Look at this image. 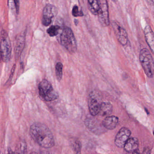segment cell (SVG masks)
I'll return each instance as SVG.
<instances>
[{
    "label": "cell",
    "mask_w": 154,
    "mask_h": 154,
    "mask_svg": "<svg viewBox=\"0 0 154 154\" xmlns=\"http://www.w3.org/2000/svg\"><path fill=\"white\" fill-rule=\"evenodd\" d=\"M88 5L90 12L94 15H97L99 8V0H88Z\"/></svg>",
    "instance_id": "18"
},
{
    "label": "cell",
    "mask_w": 154,
    "mask_h": 154,
    "mask_svg": "<svg viewBox=\"0 0 154 154\" xmlns=\"http://www.w3.org/2000/svg\"><path fill=\"white\" fill-rule=\"evenodd\" d=\"M113 2H117L118 0H112Z\"/></svg>",
    "instance_id": "29"
},
{
    "label": "cell",
    "mask_w": 154,
    "mask_h": 154,
    "mask_svg": "<svg viewBox=\"0 0 154 154\" xmlns=\"http://www.w3.org/2000/svg\"><path fill=\"white\" fill-rule=\"evenodd\" d=\"M11 41L7 32H2L0 41V54L2 59L4 62L9 61L11 55Z\"/></svg>",
    "instance_id": "6"
},
{
    "label": "cell",
    "mask_w": 154,
    "mask_h": 154,
    "mask_svg": "<svg viewBox=\"0 0 154 154\" xmlns=\"http://www.w3.org/2000/svg\"><path fill=\"white\" fill-rule=\"evenodd\" d=\"M30 154H38L37 153L35 152H32Z\"/></svg>",
    "instance_id": "28"
},
{
    "label": "cell",
    "mask_w": 154,
    "mask_h": 154,
    "mask_svg": "<svg viewBox=\"0 0 154 154\" xmlns=\"http://www.w3.org/2000/svg\"><path fill=\"white\" fill-rule=\"evenodd\" d=\"M74 23H75V24H76V25H77L78 23V21L77 20H74Z\"/></svg>",
    "instance_id": "26"
},
{
    "label": "cell",
    "mask_w": 154,
    "mask_h": 154,
    "mask_svg": "<svg viewBox=\"0 0 154 154\" xmlns=\"http://www.w3.org/2000/svg\"><path fill=\"white\" fill-rule=\"evenodd\" d=\"M8 154H13V151H12V150H9Z\"/></svg>",
    "instance_id": "27"
},
{
    "label": "cell",
    "mask_w": 154,
    "mask_h": 154,
    "mask_svg": "<svg viewBox=\"0 0 154 154\" xmlns=\"http://www.w3.org/2000/svg\"><path fill=\"white\" fill-rule=\"evenodd\" d=\"M16 13L18 14L20 10V0H13Z\"/></svg>",
    "instance_id": "23"
},
{
    "label": "cell",
    "mask_w": 154,
    "mask_h": 154,
    "mask_svg": "<svg viewBox=\"0 0 154 154\" xmlns=\"http://www.w3.org/2000/svg\"><path fill=\"white\" fill-rule=\"evenodd\" d=\"M113 106L109 102H102L100 106V110L98 115L102 116H108L112 113L113 111Z\"/></svg>",
    "instance_id": "15"
},
{
    "label": "cell",
    "mask_w": 154,
    "mask_h": 154,
    "mask_svg": "<svg viewBox=\"0 0 154 154\" xmlns=\"http://www.w3.org/2000/svg\"><path fill=\"white\" fill-rule=\"evenodd\" d=\"M81 144L78 140H75L73 143L72 148L76 154H81Z\"/></svg>",
    "instance_id": "21"
},
{
    "label": "cell",
    "mask_w": 154,
    "mask_h": 154,
    "mask_svg": "<svg viewBox=\"0 0 154 154\" xmlns=\"http://www.w3.org/2000/svg\"><path fill=\"white\" fill-rule=\"evenodd\" d=\"M61 29V28L59 25H52L47 29V33L50 37H54L58 35Z\"/></svg>",
    "instance_id": "19"
},
{
    "label": "cell",
    "mask_w": 154,
    "mask_h": 154,
    "mask_svg": "<svg viewBox=\"0 0 154 154\" xmlns=\"http://www.w3.org/2000/svg\"><path fill=\"white\" fill-rule=\"evenodd\" d=\"M133 154H140V153L138 151H137V150H136L135 152H133Z\"/></svg>",
    "instance_id": "25"
},
{
    "label": "cell",
    "mask_w": 154,
    "mask_h": 154,
    "mask_svg": "<svg viewBox=\"0 0 154 154\" xmlns=\"http://www.w3.org/2000/svg\"><path fill=\"white\" fill-rule=\"evenodd\" d=\"M39 90L40 96L45 101H53L58 98V92L55 91L50 82L47 80H42L40 82Z\"/></svg>",
    "instance_id": "4"
},
{
    "label": "cell",
    "mask_w": 154,
    "mask_h": 154,
    "mask_svg": "<svg viewBox=\"0 0 154 154\" xmlns=\"http://www.w3.org/2000/svg\"><path fill=\"white\" fill-rule=\"evenodd\" d=\"M145 37L146 43L148 44L152 52L154 51V33L152 28L149 25H146L144 30Z\"/></svg>",
    "instance_id": "12"
},
{
    "label": "cell",
    "mask_w": 154,
    "mask_h": 154,
    "mask_svg": "<svg viewBox=\"0 0 154 154\" xmlns=\"http://www.w3.org/2000/svg\"><path fill=\"white\" fill-rule=\"evenodd\" d=\"M131 132L128 128L123 127L120 129L115 139V144L119 148L124 147L127 140L130 138Z\"/></svg>",
    "instance_id": "10"
},
{
    "label": "cell",
    "mask_w": 154,
    "mask_h": 154,
    "mask_svg": "<svg viewBox=\"0 0 154 154\" xmlns=\"http://www.w3.org/2000/svg\"><path fill=\"white\" fill-rule=\"evenodd\" d=\"M30 133L33 139L43 148H52L55 144L51 131L44 124L40 123L33 124L30 128Z\"/></svg>",
    "instance_id": "1"
},
{
    "label": "cell",
    "mask_w": 154,
    "mask_h": 154,
    "mask_svg": "<svg viewBox=\"0 0 154 154\" xmlns=\"http://www.w3.org/2000/svg\"><path fill=\"white\" fill-rule=\"evenodd\" d=\"M146 2L148 3V5H151V6H153L154 4V2L153 0H145Z\"/></svg>",
    "instance_id": "24"
},
{
    "label": "cell",
    "mask_w": 154,
    "mask_h": 154,
    "mask_svg": "<svg viewBox=\"0 0 154 154\" xmlns=\"http://www.w3.org/2000/svg\"><path fill=\"white\" fill-rule=\"evenodd\" d=\"M112 27L116 36L121 45L125 46L128 41V35L124 27L116 21L112 22Z\"/></svg>",
    "instance_id": "9"
},
{
    "label": "cell",
    "mask_w": 154,
    "mask_h": 154,
    "mask_svg": "<svg viewBox=\"0 0 154 154\" xmlns=\"http://www.w3.org/2000/svg\"><path fill=\"white\" fill-rule=\"evenodd\" d=\"M139 60L146 75L149 78H152L154 76V59L147 49L141 50L139 54Z\"/></svg>",
    "instance_id": "3"
},
{
    "label": "cell",
    "mask_w": 154,
    "mask_h": 154,
    "mask_svg": "<svg viewBox=\"0 0 154 154\" xmlns=\"http://www.w3.org/2000/svg\"><path fill=\"white\" fill-rule=\"evenodd\" d=\"M58 14L57 7L53 5H47L42 11V23L44 26H48L52 22V20Z\"/></svg>",
    "instance_id": "8"
},
{
    "label": "cell",
    "mask_w": 154,
    "mask_h": 154,
    "mask_svg": "<svg viewBox=\"0 0 154 154\" xmlns=\"http://www.w3.org/2000/svg\"><path fill=\"white\" fill-rule=\"evenodd\" d=\"M72 14L74 17H82L84 15V13L82 11L79 10L78 6L75 5L72 8Z\"/></svg>",
    "instance_id": "22"
},
{
    "label": "cell",
    "mask_w": 154,
    "mask_h": 154,
    "mask_svg": "<svg viewBox=\"0 0 154 154\" xmlns=\"http://www.w3.org/2000/svg\"><path fill=\"white\" fill-rule=\"evenodd\" d=\"M99 8L98 12L99 21L103 27H107L110 24L108 5L107 0H99Z\"/></svg>",
    "instance_id": "7"
},
{
    "label": "cell",
    "mask_w": 154,
    "mask_h": 154,
    "mask_svg": "<svg viewBox=\"0 0 154 154\" xmlns=\"http://www.w3.org/2000/svg\"><path fill=\"white\" fill-rule=\"evenodd\" d=\"M85 124L88 128L93 132H100L99 129L101 128V125L96 119H87L85 121Z\"/></svg>",
    "instance_id": "16"
},
{
    "label": "cell",
    "mask_w": 154,
    "mask_h": 154,
    "mask_svg": "<svg viewBox=\"0 0 154 154\" xmlns=\"http://www.w3.org/2000/svg\"><path fill=\"white\" fill-rule=\"evenodd\" d=\"M58 35V40L61 45L70 53H75L77 49V43L71 29L67 26L63 27L61 29Z\"/></svg>",
    "instance_id": "2"
},
{
    "label": "cell",
    "mask_w": 154,
    "mask_h": 154,
    "mask_svg": "<svg viewBox=\"0 0 154 154\" xmlns=\"http://www.w3.org/2000/svg\"><path fill=\"white\" fill-rule=\"evenodd\" d=\"M102 94L98 91L95 90L90 93L88 98V107L92 116L98 115L102 103Z\"/></svg>",
    "instance_id": "5"
},
{
    "label": "cell",
    "mask_w": 154,
    "mask_h": 154,
    "mask_svg": "<svg viewBox=\"0 0 154 154\" xmlns=\"http://www.w3.org/2000/svg\"><path fill=\"white\" fill-rule=\"evenodd\" d=\"M55 72L57 79L60 81L63 75V65L61 62H58L55 66Z\"/></svg>",
    "instance_id": "20"
},
{
    "label": "cell",
    "mask_w": 154,
    "mask_h": 154,
    "mask_svg": "<svg viewBox=\"0 0 154 154\" xmlns=\"http://www.w3.org/2000/svg\"><path fill=\"white\" fill-rule=\"evenodd\" d=\"M118 123V118L115 116H108L104 119L102 125L105 128L108 130L115 129Z\"/></svg>",
    "instance_id": "11"
},
{
    "label": "cell",
    "mask_w": 154,
    "mask_h": 154,
    "mask_svg": "<svg viewBox=\"0 0 154 154\" xmlns=\"http://www.w3.org/2000/svg\"><path fill=\"white\" fill-rule=\"evenodd\" d=\"M25 37L23 35H20L16 39L14 47V52L16 58H18L21 54L25 45Z\"/></svg>",
    "instance_id": "14"
},
{
    "label": "cell",
    "mask_w": 154,
    "mask_h": 154,
    "mask_svg": "<svg viewBox=\"0 0 154 154\" xmlns=\"http://www.w3.org/2000/svg\"><path fill=\"white\" fill-rule=\"evenodd\" d=\"M13 154H27V146L25 141L20 140L16 145Z\"/></svg>",
    "instance_id": "17"
},
{
    "label": "cell",
    "mask_w": 154,
    "mask_h": 154,
    "mask_svg": "<svg viewBox=\"0 0 154 154\" xmlns=\"http://www.w3.org/2000/svg\"><path fill=\"white\" fill-rule=\"evenodd\" d=\"M139 141L136 137L129 138L125 144L124 147L125 151L128 153H133L138 149Z\"/></svg>",
    "instance_id": "13"
}]
</instances>
